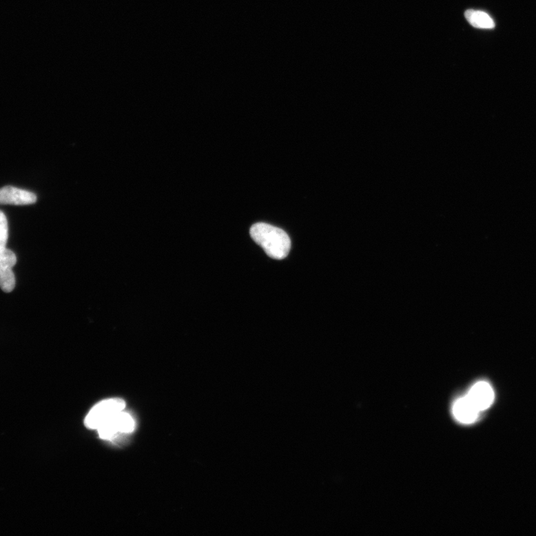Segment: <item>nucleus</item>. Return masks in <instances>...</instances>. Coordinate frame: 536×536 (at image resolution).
<instances>
[{"instance_id": "nucleus-1", "label": "nucleus", "mask_w": 536, "mask_h": 536, "mask_svg": "<svg viewBox=\"0 0 536 536\" xmlns=\"http://www.w3.org/2000/svg\"><path fill=\"white\" fill-rule=\"evenodd\" d=\"M251 236L264 249L267 255L274 260H283L290 252L291 239L280 228L258 223L252 226Z\"/></svg>"}, {"instance_id": "nucleus-2", "label": "nucleus", "mask_w": 536, "mask_h": 536, "mask_svg": "<svg viewBox=\"0 0 536 536\" xmlns=\"http://www.w3.org/2000/svg\"><path fill=\"white\" fill-rule=\"evenodd\" d=\"M135 428L136 422L132 414L124 410L101 424L97 431L101 439L114 441L122 435L133 433Z\"/></svg>"}, {"instance_id": "nucleus-3", "label": "nucleus", "mask_w": 536, "mask_h": 536, "mask_svg": "<svg viewBox=\"0 0 536 536\" xmlns=\"http://www.w3.org/2000/svg\"><path fill=\"white\" fill-rule=\"evenodd\" d=\"M126 403L122 399H109L100 402L92 408L85 420V426L97 430L114 415L125 409Z\"/></svg>"}, {"instance_id": "nucleus-4", "label": "nucleus", "mask_w": 536, "mask_h": 536, "mask_svg": "<svg viewBox=\"0 0 536 536\" xmlns=\"http://www.w3.org/2000/svg\"><path fill=\"white\" fill-rule=\"evenodd\" d=\"M17 263L16 255L6 247H0V288L6 293L15 288V276L12 268Z\"/></svg>"}, {"instance_id": "nucleus-5", "label": "nucleus", "mask_w": 536, "mask_h": 536, "mask_svg": "<svg viewBox=\"0 0 536 536\" xmlns=\"http://www.w3.org/2000/svg\"><path fill=\"white\" fill-rule=\"evenodd\" d=\"M466 395L480 412L488 409L493 404L495 399L493 386L484 381L479 382L471 386Z\"/></svg>"}, {"instance_id": "nucleus-6", "label": "nucleus", "mask_w": 536, "mask_h": 536, "mask_svg": "<svg viewBox=\"0 0 536 536\" xmlns=\"http://www.w3.org/2000/svg\"><path fill=\"white\" fill-rule=\"evenodd\" d=\"M34 193L7 186L0 189V205L23 206L34 205L37 201Z\"/></svg>"}, {"instance_id": "nucleus-7", "label": "nucleus", "mask_w": 536, "mask_h": 536, "mask_svg": "<svg viewBox=\"0 0 536 536\" xmlns=\"http://www.w3.org/2000/svg\"><path fill=\"white\" fill-rule=\"evenodd\" d=\"M480 411L471 402L468 396L462 397L453 406V414L455 419L463 424H471L477 421Z\"/></svg>"}, {"instance_id": "nucleus-8", "label": "nucleus", "mask_w": 536, "mask_h": 536, "mask_svg": "<svg viewBox=\"0 0 536 536\" xmlns=\"http://www.w3.org/2000/svg\"><path fill=\"white\" fill-rule=\"evenodd\" d=\"M465 17L471 25L482 30H492L495 27L493 18L487 13L469 9L465 12Z\"/></svg>"}, {"instance_id": "nucleus-9", "label": "nucleus", "mask_w": 536, "mask_h": 536, "mask_svg": "<svg viewBox=\"0 0 536 536\" xmlns=\"http://www.w3.org/2000/svg\"><path fill=\"white\" fill-rule=\"evenodd\" d=\"M8 238V226L6 215L0 211V247H6Z\"/></svg>"}]
</instances>
